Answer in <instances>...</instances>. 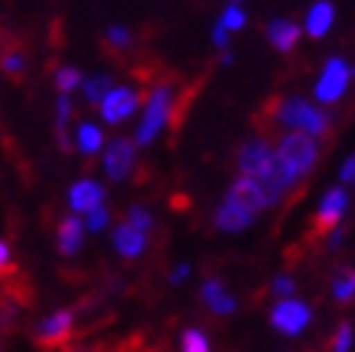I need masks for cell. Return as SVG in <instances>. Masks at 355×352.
<instances>
[{
    "label": "cell",
    "mask_w": 355,
    "mask_h": 352,
    "mask_svg": "<svg viewBox=\"0 0 355 352\" xmlns=\"http://www.w3.org/2000/svg\"><path fill=\"white\" fill-rule=\"evenodd\" d=\"M272 118L275 125H283V127H295L306 136H327L329 127H332V118L329 113H324L321 107L304 101V98H286V101H277L272 107Z\"/></svg>",
    "instance_id": "1"
},
{
    "label": "cell",
    "mask_w": 355,
    "mask_h": 352,
    "mask_svg": "<svg viewBox=\"0 0 355 352\" xmlns=\"http://www.w3.org/2000/svg\"><path fill=\"white\" fill-rule=\"evenodd\" d=\"M171 113H173V87L168 81H162V84H156L150 90V96H148L145 116H141V125L136 130V145L139 148L150 145L153 139L159 136V130L168 125Z\"/></svg>",
    "instance_id": "2"
},
{
    "label": "cell",
    "mask_w": 355,
    "mask_h": 352,
    "mask_svg": "<svg viewBox=\"0 0 355 352\" xmlns=\"http://www.w3.org/2000/svg\"><path fill=\"white\" fill-rule=\"evenodd\" d=\"M73 326H76L73 312L69 309L55 312L52 318H46L44 324H38V329H35V346L41 352H61L69 344V338L76 335Z\"/></svg>",
    "instance_id": "3"
},
{
    "label": "cell",
    "mask_w": 355,
    "mask_h": 352,
    "mask_svg": "<svg viewBox=\"0 0 355 352\" xmlns=\"http://www.w3.org/2000/svg\"><path fill=\"white\" fill-rule=\"evenodd\" d=\"M277 156L286 162L297 176L300 173H309L318 162V142L306 133H289L280 139L277 145Z\"/></svg>",
    "instance_id": "4"
},
{
    "label": "cell",
    "mask_w": 355,
    "mask_h": 352,
    "mask_svg": "<svg viewBox=\"0 0 355 352\" xmlns=\"http://www.w3.org/2000/svg\"><path fill=\"white\" fill-rule=\"evenodd\" d=\"M254 179L260 182V188L266 191V197L272 200V205L280 200V193H286L292 185H295V179H297V173L280 159L277 153H272L269 159H266V165L254 173Z\"/></svg>",
    "instance_id": "5"
},
{
    "label": "cell",
    "mask_w": 355,
    "mask_h": 352,
    "mask_svg": "<svg viewBox=\"0 0 355 352\" xmlns=\"http://www.w3.org/2000/svg\"><path fill=\"white\" fill-rule=\"evenodd\" d=\"M349 78H352L349 64H347L344 58H329V61L324 64L321 78H318V84H315V98L324 101V104L338 101V98L347 93Z\"/></svg>",
    "instance_id": "6"
},
{
    "label": "cell",
    "mask_w": 355,
    "mask_h": 352,
    "mask_svg": "<svg viewBox=\"0 0 355 352\" xmlns=\"http://www.w3.org/2000/svg\"><path fill=\"white\" fill-rule=\"evenodd\" d=\"M347 205H349V200H347V191H344V188H332V191H327V197H324L321 208H318V214H315V220H312L309 240L329 237L332 228L341 222Z\"/></svg>",
    "instance_id": "7"
},
{
    "label": "cell",
    "mask_w": 355,
    "mask_h": 352,
    "mask_svg": "<svg viewBox=\"0 0 355 352\" xmlns=\"http://www.w3.org/2000/svg\"><path fill=\"white\" fill-rule=\"evenodd\" d=\"M225 202L237 205L240 211H245V214H252V217L263 208H272V200L266 197V191L260 188V182L254 179V176H240V179L228 188Z\"/></svg>",
    "instance_id": "8"
},
{
    "label": "cell",
    "mask_w": 355,
    "mask_h": 352,
    "mask_svg": "<svg viewBox=\"0 0 355 352\" xmlns=\"http://www.w3.org/2000/svg\"><path fill=\"white\" fill-rule=\"evenodd\" d=\"M139 107V93L133 87H113L101 101V118L107 125H121L124 118H130Z\"/></svg>",
    "instance_id": "9"
},
{
    "label": "cell",
    "mask_w": 355,
    "mask_h": 352,
    "mask_svg": "<svg viewBox=\"0 0 355 352\" xmlns=\"http://www.w3.org/2000/svg\"><path fill=\"white\" fill-rule=\"evenodd\" d=\"M269 321L277 332H283V335H297V332L312 321V309L306 303H300V301H280L272 309Z\"/></svg>",
    "instance_id": "10"
},
{
    "label": "cell",
    "mask_w": 355,
    "mask_h": 352,
    "mask_svg": "<svg viewBox=\"0 0 355 352\" xmlns=\"http://www.w3.org/2000/svg\"><path fill=\"white\" fill-rule=\"evenodd\" d=\"M133 142L130 139H113L110 148L104 150V170H107V179L121 182L124 176L133 168Z\"/></svg>",
    "instance_id": "11"
},
{
    "label": "cell",
    "mask_w": 355,
    "mask_h": 352,
    "mask_svg": "<svg viewBox=\"0 0 355 352\" xmlns=\"http://www.w3.org/2000/svg\"><path fill=\"white\" fill-rule=\"evenodd\" d=\"M266 38H269V44L277 52H292L300 41V26L295 21H289V17H275V21H269V26H266Z\"/></svg>",
    "instance_id": "12"
},
{
    "label": "cell",
    "mask_w": 355,
    "mask_h": 352,
    "mask_svg": "<svg viewBox=\"0 0 355 352\" xmlns=\"http://www.w3.org/2000/svg\"><path fill=\"white\" fill-rule=\"evenodd\" d=\"M104 200V188L98 182H90V179H81L69 188V205L76 208V214H84V211H93L98 208Z\"/></svg>",
    "instance_id": "13"
},
{
    "label": "cell",
    "mask_w": 355,
    "mask_h": 352,
    "mask_svg": "<svg viewBox=\"0 0 355 352\" xmlns=\"http://www.w3.org/2000/svg\"><path fill=\"white\" fill-rule=\"evenodd\" d=\"M200 297H202V303L217 315H232L237 309V301L225 292V286L220 283V280H205L202 289H200Z\"/></svg>",
    "instance_id": "14"
},
{
    "label": "cell",
    "mask_w": 355,
    "mask_h": 352,
    "mask_svg": "<svg viewBox=\"0 0 355 352\" xmlns=\"http://www.w3.org/2000/svg\"><path fill=\"white\" fill-rule=\"evenodd\" d=\"M332 21H335V6L329 0H318L312 3V9L306 12V35L309 38H324V35L332 29Z\"/></svg>",
    "instance_id": "15"
},
{
    "label": "cell",
    "mask_w": 355,
    "mask_h": 352,
    "mask_svg": "<svg viewBox=\"0 0 355 352\" xmlns=\"http://www.w3.org/2000/svg\"><path fill=\"white\" fill-rule=\"evenodd\" d=\"M113 240H116V249L121 252V257H139L141 252H145V245H148V234L139 231V228H133L130 222L119 225L113 231Z\"/></svg>",
    "instance_id": "16"
},
{
    "label": "cell",
    "mask_w": 355,
    "mask_h": 352,
    "mask_svg": "<svg viewBox=\"0 0 355 352\" xmlns=\"http://www.w3.org/2000/svg\"><path fill=\"white\" fill-rule=\"evenodd\" d=\"M81 240H84V225L78 217H64L58 225V252L64 257H73L81 249Z\"/></svg>",
    "instance_id": "17"
},
{
    "label": "cell",
    "mask_w": 355,
    "mask_h": 352,
    "mask_svg": "<svg viewBox=\"0 0 355 352\" xmlns=\"http://www.w3.org/2000/svg\"><path fill=\"white\" fill-rule=\"evenodd\" d=\"M272 156V148L263 142V139H254V142H248L243 150H240V159H237V165H240V170H243V176H254L263 165H266V159Z\"/></svg>",
    "instance_id": "18"
},
{
    "label": "cell",
    "mask_w": 355,
    "mask_h": 352,
    "mask_svg": "<svg viewBox=\"0 0 355 352\" xmlns=\"http://www.w3.org/2000/svg\"><path fill=\"white\" fill-rule=\"evenodd\" d=\"M248 222H252V214H245V211H240L232 202H223L217 208V214H214V225L220 228V231H243Z\"/></svg>",
    "instance_id": "19"
},
{
    "label": "cell",
    "mask_w": 355,
    "mask_h": 352,
    "mask_svg": "<svg viewBox=\"0 0 355 352\" xmlns=\"http://www.w3.org/2000/svg\"><path fill=\"white\" fill-rule=\"evenodd\" d=\"M332 297L338 306H347L355 301V269L341 266L332 274Z\"/></svg>",
    "instance_id": "20"
},
{
    "label": "cell",
    "mask_w": 355,
    "mask_h": 352,
    "mask_svg": "<svg viewBox=\"0 0 355 352\" xmlns=\"http://www.w3.org/2000/svg\"><path fill=\"white\" fill-rule=\"evenodd\" d=\"M69 118H73V104H69V96H58V101H55V133H58V145L64 150H69V139H67Z\"/></svg>",
    "instance_id": "21"
},
{
    "label": "cell",
    "mask_w": 355,
    "mask_h": 352,
    "mask_svg": "<svg viewBox=\"0 0 355 352\" xmlns=\"http://www.w3.org/2000/svg\"><path fill=\"white\" fill-rule=\"evenodd\" d=\"M0 69H3L6 76H12V78H21L26 73V55H24V49L9 46L6 52H0Z\"/></svg>",
    "instance_id": "22"
},
{
    "label": "cell",
    "mask_w": 355,
    "mask_h": 352,
    "mask_svg": "<svg viewBox=\"0 0 355 352\" xmlns=\"http://www.w3.org/2000/svg\"><path fill=\"white\" fill-rule=\"evenodd\" d=\"M76 139H78V148H81L84 153H90V156H93V153H98V148H101V142H104L101 130L93 125V121H81Z\"/></svg>",
    "instance_id": "23"
},
{
    "label": "cell",
    "mask_w": 355,
    "mask_h": 352,
    "mask_svg": "<svg viewBox=\"0 0 355 352\" xmlns=\"http://www.w3.org/2000/svg\"><path fill=\"white\" fill-rule=\"evenodd\" d=\"M110 90H113L110 76H93V78L84 81V98L90 101V104H101L104 96H107Z\"/></svg>",
    "instance_id": "24"
},
{
    "label": "cell",
    "mask_w": 355,
    "mask_h": 352,
    "mask_svg": "<svg viewBox=\"0 0 355 352\" xmlns=\"http://www.w3.org/2000/svg\"><path fill=\"white\" fill-rule=\"evenodd\" d=\"M78 84H81V73H78L76 67H61V69H55V87H58L61 96H69Z\"/></svg>",
    "instance_id": "25"
},
{
    "label": "cell",
    "mask_w": 355,
    "mask_h": 352,
    "mask_svg": "<svg viewBox=\"0 0 355 352\" xmlns=\"http://www.w3.org/2000/svg\"><path fill=\"white\" fill-rule=\"evenodd\" d=\"M349 346H352V324L341 321L338 329H335V335L329 338L327 352H349Z\"/></svg>",
    "instance_id": "26"
},
{
    "label": "cell",
    "mask_w": 355,
    "mask_h": 352,
    "mask_svg": "<svg viewBox=\"0 0 355 352\" xmlns=\"http://www.w3.org/2000/svg\"><path fill=\"white\" fill-rule=\"evenodd\" d=\"M220 24L228 29V32H237L245 26V12L240 9V3H228L223 9V17H220Z\"/></svg>",
    "instance_id": "27"
},
{
    "label": "cell",
    "mask_w": 355,
    "mask_h": 352,
    "mask_svg": "<svg viewBox=\"0 0 355 352\" xmlns=\"http://www.w3.org/2000/svg\"><path fill=\"white\" fill-rule=\"evenodd\" d=\"M182 352H211V346L200 329H185L182 332Z\"/></svg>",
    "instance_id": "28"
},
{
    "label": "cell",
    "mask_w": 355,
    "mask_h": 352,
    "mask_svg": "<svg viewBox=\"0 0 355 352\" xmlns=\"http://www.w3.org/2000/svg\"><path fill=\"white\" fill-rule=\"evenodd\" d=\"M104 41H107V46H113V49H128L130 46V32L124 26H110L107 32H104Z\"/></svg>",
    "instance_id": "29"
},
{
    "label": "cell",
    "mask_w": 355,
    "mask_h": 352,
    "mask_svg": "<svg viewBox=\"0 0 355 352\" xmlns=\"http://www.w3.org/2000/svg\"><path fill=\"white\" fill-rule=\"evenodd\" d=\"M128 222L133 225V228H139V231H150V225H153V220H150V214L141 205H133L130 211H128Z\"/></svg>",
    "instance_id": "30"
},
{
    "label": "cell",
    "mask_w": 355,
    "mask_h": 352,
    "mask_svg": "<svg viewBox=\"0 0 355 352\" xmlns=\"http://www.w3.org/2000/svg\"><path fill=\"white\" fill-rule=\"evenodd\" d=\"M292 292H295V280H292L289 274H280V277L272 280V294H277V297H289Z\"/></svg>",
    "instance_id": "31"
},
{
    "label": "cell",
    "mask_w": 355,
    "mask_h": 352,
    "mask_svg": "<svg viewBox=\"0 0 355 352\" xmlns=\"http://www.w3.org/2000/svg\"><path fill=\"white\" fill-rule=\"evenodd\" d=\"M107 217H110V211L107 208H93L90 211V220H87V228H90V231H101L104 225H107Z\"/></svg>",
    "instance_id": "32"
},
{
    "label": "cell",
    "mask_w": 355,
    "mask_h": 352,
    "mask_svg": "<svg viewBox=\"0 0 355 352\" xmlns=\"http://www.w3.org/2000/svg\"><path fill=\"white\" fill-rule=\"evenodd\" d=\"M12 274V252L6 243H0V277Z\"/></svg>",
    "instance_id": "33"
},
{
    "label": "cell",
    "mask_w": 355,
    "mask_h": 352,
    "mask_svg": "<svg viewBox=\"0 0 355 352\" xmlns=\"http://www.w3.org/2000/svg\"><path fill=\"white\" fill-rule=\"evenodd\" d=\"M211 41H214V46L225 49L228 46V29L223 24H214V29H211Z\"/></svg>",
    "instance_id": "34"
},
{
    "label": "cell",
    "mask_w": 355,
    "mask_h": 352,
    "mask_svg": "<svg viewBox=\"0 0 355 352\" xmlns=\"http://www.w3.org/2000/svg\"><path fill=\"white\" fill-rule=\"evenodd\" d=\"M352 179H355V156L347 159L344 168H341V182H352Z\"/></svg>",
    "instance_id": "35"
},
{
    "label": "cell",
    "mask_w": 355,
    "mask_h": 352,
    "mask_svg": "<svg viewBox=\"0 0 355 352\" xmlns=\"http://www.w3.org/2000/svg\"><path fill=\"white\" fill-rule=\"evenodd\" d=\"M188 274V266H180V269H176L173 274H171V280H173V283H180V280Z\"/></svg>",
    "instance_id": "36"
},
{
    "label": "cell",
    "mask_w": 355,
    "mask_h": 352,
    "mask_svg": "<svg viewBox=\"0 0 355 352\" xmlns=\"http://www.w3.org/2000/svg\"><path fill=\"white\" fill-rule=\"evenodd\" d=\"M232 3H240V0H232Z\"/></svg>",
    "instance_id": "37"
}]
</instances>
